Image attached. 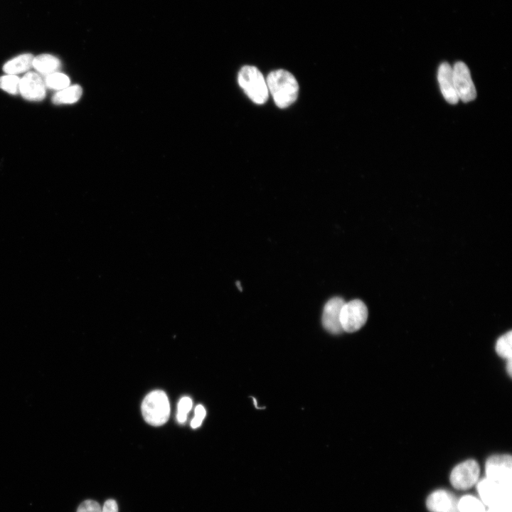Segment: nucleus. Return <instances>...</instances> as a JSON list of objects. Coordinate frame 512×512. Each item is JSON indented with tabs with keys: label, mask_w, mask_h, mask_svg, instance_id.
I'll use <instances>...</instances> for the list:
<instances>
[{
	"label": "nucleus",
	"mask_w": 512,
	"mask_h": 512,
	"mask_svg": "<svg viewBox=\"0 0 512 512\" xmlns=\"http://www.w3.org/2000/svg\"><path fill=\"white\" fill-rule=\"evenodd\" d=\"M33 67L42 75L46 76L58 72L60 67V61L50 54H41L33 58Z\"/></svg>",
	"instance_id": "obj_14"
},
{
	"label": "nucleus",
	"mask_w": 512,
	"mask_h": 512,
	"mask_svg": "<svg viewBox=\"0 0 512 512\" xmlns=\"http://www.w3.org/2000/svg\"><path fill=\"white\" fill-rule=\"evenodd\" d=\"M102 512H118V506L114 499L107 500L102 508Z\"/></svg>",
	"instance_id": "obj_23"
},
{
	"label": "nucleus",
	"mask_w": 512,
	"mask_h": 512,
	"mask_svg": "<svg viewBox=\"0 0 512 512\" xmlns=\"http://www.w3.org/2000/svg\"><path fill=\"white\" fill-rule=\"evenodd\" d=\"M33 58L30 53L19 55L6 62L3 66V70L6 74L15 75L25 73L33 67Z\"/></svg>",
	"instance_id": "obj_13"
},
{
	"label": "nucleus",
	"mask_w": 512,
	"mask_h": 512,
	"mask_svg": "<svg viewBox=\"0 0 512 512\" xmlns=\"http://www.w3.org/2000/svg\"><path fill=\"white\" fill-rule=\"evenodd\" d=\"M486 478L511 487L512 458L509 454H498L490 457L486 462Z\"/></svg>",
	"instance_id": "obj_6"
},
{
	"label": "nucleus",
	"mask_w": 512,
	"mask_h": 512,
	"mask_svg": "<svg viewBox=\"0 0 512 512\" xmlns=\"http://www.w3.org/2000/svg\"><path fill=\"white\" fill-rule=\"evenodd\" d=\"M454 85L459 100L468 102L476 97V91L467 65L461 61L452 68Z\"/></svg>",
	"instance_id": "obj_7"
},
{
	"label": "nucleus",
	"mask_w": 512,
	"mask_h": 512,
	"mask_svg": "<svg viewBox=\"0 0 512 512\" xmlns=\"http://www.w3.org/2000/svg\"><path fill=\"white\" fill-rule=\"evenodd\" d=\"M368 314L367 306L361 300L354 299L345 302L340 314L343 331L352 333L359 330L366 324Z\"/></svg>",
	"instance_id": "obj_4"
},
{
	"label": "nucleus",
	"mask_w": 512,
	"mask_h": 512,
	"mask_svg": "<svg viewBox=\"0 0 512 512\" xmlns=\"http://www.w3.org/2000/svg\"><path fill=\"white\" fill-rule=\"evenodd\" d=\"M506 370L509 375H511L512 371V361L511 359L506 360Z\"/></svg>",
	"instance_id": "obj_25"
},
{
	"label": "nucleus",
	"mask_w": 512,
	"mask_h": 512,
	"mask_svg": "<svg viewBox=\"0 0 512 512\" xmlns=\"http://www.w3.org/2000/svg\"><path fill=\"white\" fill-rule=\"evenodd\" d=\"M237 286L238 287V288H240V290L242 291V288L240 287L239 282H237Z\"/></svg>",
	"instance_id": "obj_26"
},
{
	"label": "nucleus",
	"mask_w": 512,
	"mask_h": 512,
	"mask_svg": "<svg viewBox=\"0 0 512 512\" xmlns=\"http://www.w3.org/2000/svg\"><path fill=\"white\" fill-rule=\"evenodd\" d=\"M427 507L431 512H456L457 503L452 495L444 490L432 493L426 501Z\"/></svg>",
	"instance_id": "obj_12"
},
{
	"label": "nucleus",
	"mask_w": 512,
	"mask_h": 512,
	"mask_svg": "<svg viewBox=\"0 0 512 512\" xmlns=\"http://www.w3.org/2000/svg\"><path fill=\"white\" fill-rule=\"evenodd\" d=\"M477 490L482 503L489 508L511 503V487L486 478L478 483Z\"/></svg>",
	"instance_id": "obj_5"
},
{
	"label": "nucleus",
	"mask_w": 512,
	"mask_h": 512,
	"mask_svg": "<svg viewBox=\"0 0 512 512\" xmlns=\"http://www.w3.org/2000/svg\"><path fill=\"white\" fill-rule=\"evenodd\" d=\"M484 512H511V503L490 507L488 511H485Z\"/></svg>",
	"instance_id": "obj_24"
},
{
	"label": "nucleus",
	"mask_w": 512,
	"mask_h": 512,
	"mask_svg": "<svg viewBox=\"0 0 512 512\" xmlns=\"http://www.w3.org/2000/svg\"><path fill=\"white\" fill-rule=\"evenodd\" d=\"M206 416V410L203 405H198L195 408V417L191 422L192 428L195 429L201 426L203 420Z\"/></svg>",
	"instance_id": "obj_22"
},
{
	"label": "nucleus",
	"mask_w": 512,
	"mask_h": 512,
	"mask_svg": "<svg viewBox=\"0 0 512 512\" xmlns=\"http://www.w3.org/2000/svg\"><path fill=\"white\" fill-rule=\"evenodd\" d=\"M20 78L17 75L6 74L0 77V88L9 94H18Z\"/></svg>",
	"instance_id": "obj_19"
},
{
	"label": "nucleus",
	"mask_w": 512,
	"mask_h": 512,
	"mask_svg": "<svg viewBox=\"0 0 512 512\" xmlns=\"http://www.w3.org/2000/svg\"><path fill=\"white\" fill-rule=\"evenodd\" d=\"M480 466L474 459L457 465L450 474V482L457 489L465 490L474 486L479 479Z\"/></svg>",
	"instance_id": "obj_8"
},
{
	"label": "nucleus",
	"mask_w": 512,
	"mask_h": 512,
	"mask_svg": "<svg viewBox=\"0 0 512 512\" xmlns=\"http://www.w3.org/2000/svg\"><path fill=\"white\" fill-rule=\"evenodd\" d=\"M344 303L342 298L335 297L329 299L324 307L321 318L323 326L333 334H339L343 331L340 322V314Z\"/></svg>",
	"instance_id": "obj_10"
},
{
	"label": "nucleus",
	"mask_w": 512,
	"mask_h": 512,
	"mask_svg": "<svg viewBox=\"0 0 512 512\" xmlns=\"http://www.w3.org/2000/svg\"><path fill=\"white\" fill-rule=\"evenodd\" d=\"M142 412L145 421L149 425H164L170 414V405L166 394L159 390L149 393L142 402Z\"/></svg>",
	"instance_id": "obj_3"
},
{
	"label": "nucleus",
	"mask_w": 512,
	"mask_h": 512,
	"mask_svg": "<svg viewBox=\"0 0 512 512\" xmlns=\"http://www.w3.org/2000/svg\"><path fill=\"white\" fill-rule=\"evenodd\" d=\"M82 93V90L80 85H69L57 91L53 95L52 101L55 105L75 103L80 98Z\"/></svg>",
	"instance_id": "obj_15"
},
{
	"label": "nucleus",
	"mask_w": 512,
	"mask_h": 512,
	"mask_svg": "<svg viewBox=\"0 0 512 512\" xmlns=\"http://www.w3.org/2000/svg\"><path fill=\"white\" fill-rule=\"evenodd\" d=\"M459 512H484L485 507L482 501L471 496H463L457 503Z\"/></svg>",
	"instance_id": "obj_17"
},
{
	"label": "nucleus",
	"mask_w": 512,
	"mask_h": 512,
	"mask_svg": "<svg viewBox=\"0 0 512 512\" xmlns=\"http://www.w3.org/2000/svg\"><path fill=\"white\" fill-rule=\"evenodd\" d=\"M437 79L441 92L447 102L452 105L457 104L459 98L454 85L452 68L449 63L444 62L440 64Z\"/></svg>",
	"instance_id": "obj_11"
},
{
	"label": "nucleus",
	"mask_w": 512,
	"mask_h": 512,
	"mask_svg": "<svg viewBox=\"0 0 512 512\" xmlns=\"http://www.w3.org/2000/svg\"><path fill=\"white\" fill-rule=\"evenodd\" d=\"M192 407V400L188 397H183L178 404V412L176 415L177 420L180 424H183L187 419V414Z\"/></svg>",
	"instance_id": "obj_20"
},
{
	"label": "nucleus",
	"mask_w": 512,
	"mask_h": 512,
	"mask_svg": "<svg viewBox=\"0 0 512 512\" xmlns=\"http://www.w3.org/2000/svg\"><path fill=\"white\" fill-rule=\"evenodd\" d=\"M46 85L40 75L28 72L20 79L19 92L29 101H41L46 96Z\"/></svg>",
	"instance_id": "obj_9"
},
{
	"label": "nucleus",
	"mask_w": 512,
	"mask_h": 512,
	"mask_svg": "<svg viewBox=\"0 0 512 512\" xmlns=\"http://www.w3.org/2000/svg\"><path fill=\"white\" fill-rule=\"evenodd\" d=\"M77 512H102V508L97 501L88 499L80 504Z\"/></svg>",
	"instance_id": "obj_21"
},
{
	"label": "nucleus",
	"mask_w": 512,
	"mask_h": 512,
	"mask_svg": "<svg viewBox=\"0 0 512 512\" xmlns=\"http://www.w3.org/2000/svg\"><path fill=\"white\" fill-rule=\"evenodd\" d=\"M43 80L46 87L57 91L63 90L70 85L68 76L58 71L45 76Z\"/></svg>",
	"instance_id": "obj_16"
},
{
	"label": "nucleus",
	"mask_w": 512,
	"mask_h": 512,
	"mask_svg": "<svg viewBox=\"0 0 512 512\" xmlns=\"http://www.w3.org/2000/svg\"><path fill=\"white\" fill-rule=\"evenodd\" d=\"M266 83L277 107H287L297 100L299 85L289 72L282 69L274 70L268 75Z\"/></svg>",
	"instance_id": "obj_1"
},
{
	"label": "nucleus",
	"mask_w": 512,
	"mask_h": 512,
	"mask_svg": "<svg viewBox=\"0 0 512 512\" xmlns=\"http://www.w3.org/2000/svg\"><path fill=\"white\" fill-rule=\"evenodd\" d=\"M238 83L246 95L256 104H263L268 98V88L260 71L251 65L243 66L238 73Z\"/></svg>",
	"instance_id": "obj_2"
},
{
	"label": "nucleus",
	"mask_w": 512,
	"mask_h": 512,
	"mask_svg": "<svg viewBox=\"0 0 512 512\" xmlns=\"http://www.w3.org/2000/svg\"><path fill=\"white\" fill-rule=\"evenodd\" d=\"M512 332L511 331H509L508 332L504 334L501 336H500L496 343V351L497 354L506 359H511L512 358Z\"/></svg>",
	"instance_id": "obj_18"
}]
</instances>
